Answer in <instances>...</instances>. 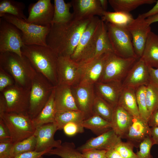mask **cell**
I'll return each mask as SVG.
<instances>
[{
    "instance_id": "60d3db41",
    "label": "cell",
    "mask_w": 158,
    "mask_h": 158,
    "mask_svg": "<svg viewBox=\"0 0 158 158\" xmlns=\"http://www.w3.org/2000/svg\"><path fill=\"white\" fill-rule=\"evenodd\" d=\"M134 147L133 145L129 142L121 141L115 146L114 148L123 158H138L133 151Z\"/></svg>"
},
{
    "instance_id": "b9f144b4",
    "label": "cell",
    "mask_w": 158,
    "mask_h": 158,
    "mask_svg": "<svg viewBox=\"0 0 158 158\" xmlns=\"http://www.w3.org/2000/svg\"><path fill=\"white\" fill-rule=\"evenodd\" d=\"M15 84L12 76L0 67V92L6 88Z\"/></svg>"
},
{
    "instance_id": "db71d44e",
    "label": "cell",
    "mask_w": 158,
    "mask_h": 158,
    "mask_svg": "<svg viewBox=\"0 0 158 158\" xmlns=\"http://www.w3.org/2000/svg\"><path fill=\"white\" fill-rule=\"evenodd\" d=\"M151 136L153 140L154 145H158V127L151 128Z\"/></svg>"
},
{
    "instance_id": "ffe728a7",
    "label": "cell",
    "mask_w": 158,
    "mask_h": 158,
    "mask_svg": "<svg viewBox=\"0 0 158 158\" xmlns=\"http://www.w3.org/2000/svg\"><path fill=\"white\" fill-rule=\"evenodd\" d=\"M74 19L84 20L94 16L102 17L105 11L101 7L99 0H72Z\"/></svg>"
},
{
    "instance_id": "f907efd6",
    "label": "cell",
    "mask_w": 158,
    "mask_h": 158,
    "mask_svg": "<svg viewBox=\"0 0 158 158\" xmlns=\"http://www.w3.org/2000/svg\"><path fill=\"white\" fill-rule=\"evenodd\" d=\"M158 14V0L153 7L147 12L143 14H140L142 18L145 19L146 18Z\"/></svg>"
},
{
    "instance_id": "83f0119b",
    "label": "cell",
    "mask_w": 158,
    "mask_h": 158,
    "mask_svg": "<svg viewBox=\"0 0 158 158\" xmlns=\"http://www.w3.org/2000/svg\"><path fill=\"white\" fill-rule=\"evenodd\" d=\"M54 11L51 24L65 23L73 19V14L70 11L72 7L70 2L66 3L63 0H54Z\"/></svg>"
},
{
    "instance_id": "4fadbf2b",
    "label": "cell",
    "mask_w": 158,
    "mask_h": 158,
    "mask_svg": "<svg viewBox=\"0 0 158 158\" xmlns=\"http://www.w3.org/2000/svg\"><path fill=\"white\" fill-rule=\"evenodd\" d=\"M111 52L103 54L80 65L81 75L78 84L94 85L99 82L105 62Z\"/></svg>"
},
{
    "instance_id": "52a82bcc",
    "label": "cell",
    "mask_w": 158,
    "mask_h": 158,
    "mask_svg": "<svg viewBox=\"0 0 158 158\" xmlns=\"http://www.w3.org/2000/svg\"><path fill=\"white\" fill-rule=\"evenodd\" d=\"M104 23L114 53L122 58L139 59L135 53L132 37L127 27Z\"/></svg>"
},
{
    "instance_id": "8fae6325",
    "label": "cell",
    "mask_w": 158,
    "mask_h": 158,
    "mask_svg": "<svg viewBox=\"0 0 158 158\" xmlns=\"http://www.w3.org/2000/svg\"><path fill=\"white\" fill-rule=\"evenodd\" d=\"M81 75L80 65L70 57L58 56L57 66V84L71 87L78 84Z\"/></svg>"
},
{
    "instance_id": "1f68e13d",
    "label": "cell",
    "mask_w": 158,
    "mask_h": 158,
    "mask_svg": "<svg viewBox=\"0 0 158 158\" xmlns=\"http://www.w3.org/2000/svg\"><path fill=\"white\" fill-rule=\"evenodd\" d=\"M101 17V19L104 23L123 27H127L134 19L130 13L120 11H105Z\"/></svg>"
},
{
    "instance_id": "7bdbcfd3",
    "label": "cell",
    "mask_w": 158,
    "mask_h": 158,
    "mask_svg": "<svg viewBox=\"0 0 158 158\" xmlns=\"http://www.w3.org/2000/svg\"><path fill=\"white\" fill-rule=\"evenodd\" d=\"M84 128L82 125L75 122H70L66 124L63 129L67 136H71L84 131Z\"/></svg>"
},
{
    "instance_id": "11a10c76",
    "label": "cell",
    "mask_w": 158,
    "mask_h": 158,
    "mask_svg": "<svg viewBox=\"0 0 158 158\" xmlns=\"http://www.w3.org/2000/svg\"><path fill=\"white\" fill-rule=\"evenodd\" d=\"M145 20L150 25L154 23L158 22V14L147 18L145 19Z\"/></svg>"
},
{
    "instance_id": "484cf974",
    "label": "cell",
    "mask_w": 158,
    "mask_h": 158,
    "mask_svg": "<svg viewBox=\"0 0 158 158\" xmlns=\"http://www.w3.org/2000/svg\"><path fill=\"white\" fill-rule=\"evenodd\" d=\"M55 87V86L42 109L36 116L32 119L35 128L46 124L55 122L56 111L54 100Z\"/></svg>"
},
{
    "instance_id": "44dd1931",
    "label": "cell",
    "mask_w": 158,
    "mask_h": 158,
    "mask_svg": "<svg viewBox=\"0 0 158 158\" xmlns=\"http://www.w3.org/2000/svg\"><path fill=\"white\" fill-rule=\"evenodd\" d=\"M96 94L103 99L114 109L117 105L123 88L122 83L98 82L94 84Z\"/></svg>"
},
{
    "instance_id": "5bb4252c",
    "label": "cell",
    "mask_w": 158,
    "mask_h": 158,
    "mask_svg": "<svg viewBox=\"0 0 158 158\" xmlns=\"http://www.w3.org/2000/svg\"><path fill=\"white\" fill-rule=\"evenodd\" d=\"M54 11L50 0H39L30 5L28 16L26 21L38 25H51Z\"/></svg>"
},
{
    "instance_id": "ba28073f",
    "label": "cell",
    "mask_w": 158,
    "mask_h": 158,
    "mask_svg": "<svg viewBox=\"0 0 158 158\" xmlns=\"http://www.w3.org/2000/svg\"><path fill=\"white\" fill-rule=\"evenodd\" d=\"M138 59L122 58L114 52L110 53L105 62L99 82H122L130 69Z\"/></svg>"
},
{
    "instance_id": "9a60e30c",
    "label": "cell",
    "mask_w": 158,
    "mask_h": 158,
    "mask_svg": "<svg viewBox=\"0 0 158 158\" xmlns=\"http://www.w3.org/2000/svg\"><path fill=\"white\" fill-rule=\"evenodd\" d=\"M132 39V43L135 53L138 58L143 53L147 37L151 31V27L145 19L139 14L127 27Z\"/></svg>"
},
{
    "instance_id": "f546056e",
    "label": "cell",
    "mask_w": 158,
    "mask_h": 158,
    "mask_svg": "<svg viewBox=\"0 0 158 158\" xmlns=\"http://www.w3.org/2000/svg\"><path fill=\"white\" fill-rule=\"evenodd\" d=\"M82 126L97 136L112 129L110 122L95 114L84 120Z\"/></svg>"
},
{
    "instance_id": "c3c4849f",
    "label": "cell",
    "mask_w": 158,
    "mask_h": 158,
    "mask_svg": "<svg viewBox=\"0 0 158 158\" xmlns=\"http://www.w3.org/2000/svg\"><path fill=\"white\" fill-rule=\"evenodd\" d=\"M147 123L150 127H158V109L150 115Z\"/></svg>"
},
{
    "instance_id": "7402d4cb",
    "label": "cell",
    "mask_w": 158,
    "mask_h": 158,
    "mask_svg": "<svg viewBox=\"0 0 158 158\" xmlns=\"http://www.w3.org/2000/svg\"><path fill=\"white\" fill-rule=\"evenodd\" d=\"M148 136H151V128L147 122L140 117H133V122L123 138L136 148Z\"/></svg>"
},
{
    "instance_id": "d4e9b609",
    "label": "cell",
    "mask_w": 158,
    "mask_h": 158,
    "mask_svg": "<svg viewBox=\"0 0 158 158\" xmlns=\"http://www.w3.org/2000/svg\"><path fill=\"white\" fill-rule=\"evenodd\" d=\"M140 58L148 67L158 68V35L151 31Z\"/></svg>"
},
{
    "instance_id": "277c9868",
    "label": "cell",
    "mask_w": 158,
    "mask_h": 158,
    "mask_svg": "<svg viewBox=\"0 0 158 158\" xmlns=\"http://www.w3.org/2000/svg\"><path fill=\"white\" fill-rule=\"evenodd\" d=\"M54 86L44 75L37 73L30 90L28 114L31 119L36 116L48 101Z\"/></svg>"
},
{
    "instance_id": "bcb514c9",
    "label": "cell",
    "mask_w": 158,
    "mask_h": 158,
    "mask_svg": "<svg viewBox=\"0 0 158 158\" xmlns=\"http://www.w3.org/2000/svg\"><path fill=\"white\" fill-rule=\"evenodd\" d=\"M49 151H45L38 152L35 151L25 152L20 154L14 158H43V155L46 154Z\"/></svg>"
},
{
    "instance_id": "30bf717a",
    "label": "cell",
    "mask_w": 158,
    "mask_h": 158,
    "mask_svg": "<svg viewBox=\"0 0 158 158\" xmlns=\"http://www.w3.org/2000/svg\"><path fill=\"white\" fill-rule=\"evenodd\" d=\"M30 90L15 84L0 92L6 101V112L28 115Z\"/></svg>"
},
{
    "instance_id": "3957f363",
    "label": "cell",
    "mask_w": 158,
    "mask_h": 158,
    "mask_svg": "<svg viewBox=\"0 0 158 158\" xmlns=\"http://www.w3.org/2000/svg\"><path fill=\"white\" fill-rule=\"evenodd\" d=\"M0 67L12 76L15 84L30 89L37 72L25 56L11 52L0 53Z\"/></svg>"
},
{
    "instance_id": "7dc6e473",
    "label": "cell",
    "mask_w": 158,
    "mask_h": 158,
    "mask_svg": "<svg viewBox=\"0 0 158 158\" xmlns=\"http://www.w3.org/2000/svg\"><path fill=\"white\" fill-rule=\"evenodd\" d=\"M11 139L8 129L2 119L0 118V141Z\"/></svg>"
},
{
    "instance_id": "f5cc1de1",
    "label": "cell",
    "mask_w": 158,
    "mask_h": 158,
    "mask_svg": "<svg viewBox=\"0 0 158 158\" xmlns=\"http://www.w3.org/2000/svg\"><path fill=\"white\" fill-rule=\"evenodd\" d=\"M6 104L4 96L0 92V115L6 112Z\"/></svg>"
},
{
    "instance_id": "d6a6232c",
    "label": "cell",
    "mask_w": 158,
    "mask_h": 158,
    "mask_svg": "<svg viewBox=\"0 0 158 158\" xmlns=\"http://www.w3.org/2000/svg\"><path fill=\"white\" fill-rule=\"evenodd\" d=\"M108 1L115 11L127 13L141 5L152 4L157 2L156 0H109Z\"/></svg>"
},
{
    "instance_id": "6da1fadb",
    "label": "cell",
    "mask_w": 158,
    "mask_h": 158,
    "mask_svg": "<svg viewBox=\"0 0 158 158\" xmlns=\"http://www.w3.org/2000/svg\"><path fill=\"white\" fill-rule=\"evenodd\" d=\"M91 19L73 18L65 23L51 24L47 38V45L58 56L71 57Z\"/></svg>"
},
{
    "instance_id": "681fc988",
    "label": "cell",
    "mask_w": 158,
    "mask_h": 158,
    "mask_svg": "<svg viewBox=\"0 0 158 158\" xmlns=\"http://www.w3.org/2000/svg\"><path fill=\"white\" fill-rule=\"evenodd\" d=\"M148 67L150 81L158 87V68Z\"/></svg>"
},
{
    "instance_id": "d590c367",
    "label": "cell",
    "mask_w": 158,
    "mask_h": 158,
    "mask_svg": "<svg viewBox=\"0 0 158 158\" xmlns=\"http://www.w3.org/2000/svg\"><path fill=\"white\" fill-rule=\"evenodd\" d=\"M114 109L106 101L96 94L92 108V114L97 115L111 123Z\"/></svg>"
},
{
    "instance_id": "ac0fdd59",
    "label": "cell",
    "mask_w": 158,
    "mask_h": 158,
    "mask_svg": "<svg viewBox=\"0 0 158 158\" xmlns=\"http://www.w3.org/2000/svg\"><path fill=\"white\" fill-rule=\"evenodd\" d=\"M150 81L149 67L140 58L130 69L122 83L123 87L135 89L147 85Z\"/></svg>"
},
{
    "instance_id": "e0dca14e",
    "label": "cell",
    "mask_w": 158,
    "mask_h": 158,
    "mask_svg": "<svg viewBox=\"0 0 158 158\" xmlns=\"http://www.w3.org/2000/svg\"><path fill=\"white\" fill-rule=\"evenodd\" d=\"M58 130V126L55 122L37 128L34 134L36 140L35 151L38 152L50 151L53 148L59 147L62 144L61 141L55 140L54 138V135Z\"/></svg>"
},
{
    "instance_id": "5b68a950",
    "label": "cell",
    "mask_w": 158,
    "mask_h": 158,
    "mask_svg": "<svg viewBox=\"0 0 158 158\" xmlns=\"http://www.w3.org/2000/svg\"><path fill=\"white\" fill-rule=\"evenodd\" d=\"M1 18L15 25L21 31L24 45L48 46L47 38L51 25L46 26L38 25L7 13Z\"/></svg>"
},
{
    "instance_id": "cb8c5ba5",
    "label": "cell",
    "mask_w": 158,
    "mask_h": 158,
    "mask_svg": "<svg viewBox=\"0 0 158 158\" xmlns=\"http://www.w3.org/2000/svg\"><path fill=\"white\" fill-rule=\"evenodd\" d=\"M133 117L119 105L114 108L111 122V128L121 139L131 125Z\"/></svg>"
},
{
    "instance_id": "836d02e7",
    "label": "cell",
    "mask_w": 158,
    "mask_h": 158,
    "mask_svg": "<svg viewBox=\"0 0 158 158\" xmlns=\"http://www.w3.org/2000/svg\"><path fill=\"white\" fill-rule=\"evenodd\" d=\"M109 52H114L108 37L105 23L102 21L101 26L96 41L92 59L103 54Z\"/></svg>"
},
{
    "instance_id": "8992f818",
    "label": "cell",
    "mask_w": 158,
    "mask_h": 158,
    "mask_svg": "<svg viewBox=\"0 0 158 158\" xmlns=\"http://www.w3.org/2000/svg\"><path fill=\"white\" fill-rule=\"evenodd\" d=\"M7 127L13 143L25 139L34 134L36 128L28 115L6 112L0 115Z\"/></svg>"
},
{
    "instance_id": "9c48e42d",
    "label": "cell",
    "mask_w": 158,
    "mask_h": 158,
    "mask_svg": "<svg viewBox=\"0 0 158 158\" xmlns=\"http://www.w3.org/2000/svg\"><path fill=\"white\" fill-rule=\"evenodd\" d=\"M24 45L21 31L15 25L0 18V53L11 52L22 56Z\"/></svg>"
},
{
    "instance_id": "ee69618b",
    "label": "cell",
    "mask_w": 158,
    "mask_h": 158,
    "mask_svg": "<svg viewBox=\"0 0 158 158\" xmlns=\"http://www.w3.org/2000/svg\"><path fill=\"white\" fill-rule=\"evenodd\" d=\"M13 143L11 139L0 141V158H10Z\"/></svg>"
},
{
    "instance_id": "f1b7e54d",
    "label": "cell",
    "mask_w": 158,
    "mask_h": 158,
    "mask_svg": "<svg viewBox=\"0 0 158 158\" xmlns=\"http://www.w3.org/2000/svg\"><path fill=\"white\" fill-rule=\"evenodd\" d=\"M86 117L85 114L79 110H68L57 112L55 116V122L58 130L63 129L64 126L70 122H75L82 125Z\"/></svg>"
},
{
    "instance_id": "9f6ffc18",
    "label": "cell",
    "mask_w": 158,
    "mask_h": 158,
    "mask_svg": "<svg viewBox=\"0 0 158 158\" xmlns=\"http://www.w3.org/2000/svg\"><path fill=\"white\" fill-rule=\"evenodd\" d=\"M99 1L102 9L104 11H107L108 1L107 0H99Z\"/></svg>"
},
{
    "instance_id": "8d00e7d4",
    "label": "cell",
    "mask_w": 158,
    "mask_h": 158,
    "mask_svg": "<svg viewBox=\"0 0 158 158\" xmlns=\"http://www.w3.org/2000/svg\"><path fill=\"white\" fill-rule=\"evenodd\" d=\"M36 140L34 134L20 142L13 143L10 152V158H14L22 154L35 151Z\"/></svg>"
},
{
    "instance_id": "f35d334b",
    "label": "cell",
    "mask_w": 158,
    "mask_h": 158,
    "mask_svg": "<svg viewBox=\"0 0 158 158\" xmlns=\"http://www.w3.org/2000/svg\"><path fill=\"white\" fill-rule=\"evenodd\" d=\"M146 85H142L135 89L137 104L140 116L147 122L150 116L146 102Z\"/></svg>"
},
{
    "instance_id": "4dcf8cb0",
    "label": "cell",
    "mask_w": 158,
    "mask_h": 158,
    "mask_svg": "<svg viewBox=\"0 0 158 158\" xmlns=\"http://www.w3.org/2000/svg\"><path fill=\"white\" fill-rule=\"evenodd\" d=\"M24 3L13 0L0 1V17L8 14L17 18L26 20L27 18L23 11L25 8Z\"/></svg>"
},
{
    "instance_id": "f6af8a7d",
    "label": "cell",
    "mask_w": 158,
    "mask_h": 158,
    "mask_svg": "<svg viewBox=\"0 0 158 158\" xmlns=\"http://www.w3.org/2000/svg\"><path fill=\"white\" fill-rule=\"evenodd\" d=\"M107 150L92 149L82 152L85 158H107Z\"/></svg>"
},
{
    "instance_id": "2e32d148",
    "label": "cell",
    "mask_w": 158,
    "mask_h": 158,
    "mask_svg": "<svg viewBox=\"0 0 158 158\" xmlns=\"http://www.w3.org/2000/svg\"><path fill=\"white\" fill-rule=\"evenodd\" d=\"M71 88L78 109L85 114L86 119L91 116L96 96L94 85L78 84Z\"/></svg>"
},
{
    "instance_id": "7a4b0ae2",
    "label": "cell",
    "mask_w": 158,
    "mask_h": 158,
    "mask_svg": "<svg viewBox=\"0 0 158 158\" xmlns=\"http://www.w3.org/2000/svg\"><path fill=\"white\" fill-rule=\"evenodd\" d=\"M21 50L22 55L28 59L37 73L44 75L54 86L57 84L58 56L50 47L24 45Z\"/></svg>"
},
{
    "instance_id": "e575fe53",
    "label": "cell",
    "mask_w": 158,
    "mask_h": 158,
    "mask_svg": "<svg viewBox=\"0 0 158 158\" xmlns=\"http://www.w3.org/2000/svg\"><path fill=\"white\" fill-rule=\"evenodd\" d=\"M46 154L56 155L61 158H85L82 153L75 148L73 142L62 143L59 147L52 149Z\"/></svg>"
},
{
    "instance_id": "d6986e66",
    "label": "cell",
    "mask_w": 158,
    "mask_h": 158,
    "mask_svg": "<svg viewBox=\"0 0 158 158\" xmlns=\"http://www.w3.org/2000/svg\"><path fill=\"white\" fill-rule=\"evenodd\" d=\"M121 141V138L111 129L90 139L77 149L81 152L92 149L108 150L114 148Z\"/></svg>"
},
{
    "instance_id": "4316f807",
    "label": "cell",
    "mask_w": 158,
    "mask_h": 158,
    "mask_svg": "<svg viewBox=\"0 0 158 158\" xmlns=\"http://www.w3.org/2000/svg\"><path fill=\"white\" fill-rule=\"evenodd\" d=\"M118 104L133 117L140 116L136 100L135 89L129 87H123Z\"/></svg>"
},
{
    "instance_id": "74e56055",
    "label": "cell",
    "mask_w": 158,
    "mask_h": 158,
    "mask_svg": "<svg viewBox=\"0 0 158 158\" xmlns=\"http://www.w3.org/2000/svg\"><path fill=\"white\" fill-rule=\"evenodd\" d=\"M146 102L150 115L158 109V87L150 82L146 85Z\"/></svg>"
},
{
    "instance_id": "603a6c76",
    "label": "cell",
    "mask_w": 158,
    "mask_h": 158,
    "mask_svg": "<svg viewBox=\"0 0 158 158\" xmlns=\"http://www.w3.org/2000/svg\"><path fill=\"white\" fill-rule=\"evenodd\" d=\"M71 87L60 84L55 86L54 100L56 112L79 110L76 105Z\"/></svg>"
},
{
    "instance_id": "ab89813d",
    "label": "cell",
    "mask_w": 158,
    "mask_h": 158,
    "mask_svg": "<svg viewBox=\"0 0 158 158\" xmlns=\"http://www.w3.org/2000/svg\"><path fill=\"white\" fill-rule=\"evenodd\" d=\"M154 145L151 136H148L140 144L139 150L136 154L138 158H153L151 154V148Z\"/></svg>"
},
{
    "instance_id": "816d5d0a",
    "label": "cell",
    "mask_w": 158,
    "mask_h": 158,
    "mask_svg": "<svg viewBox=\"0 0 158 158\" xmlns=\"http://www.w3.org/2000/svg\"><path fill=\"white\" fill-rule=\"evenodd\" d=\"M106 155L107 158H123L114 148L107 150Z\"/></svg>"
},
{
    "instance_id": "7c38bea8",
    "label": "cell",
    "mask_w": 158,
    "mask_h": 158,
    "mask_svg": "<svg viewBox=\"0 0 158 158\" xmlns=\"http://www.w3.org/2000/svg\"><path fill=\"white\" fill-rule=\"evenodd\" d=\"M102 20L97 16L92 18L84 30L78 44L71 56V59L78 64L86 60L90 47Z\"/></svg>"
}]
</instances>
